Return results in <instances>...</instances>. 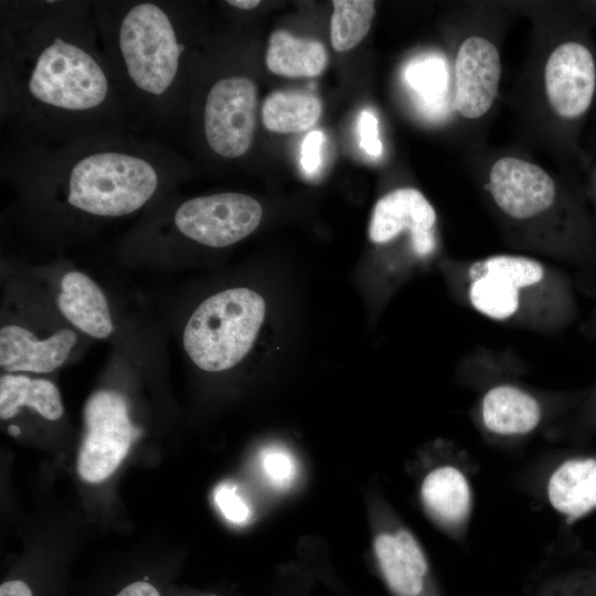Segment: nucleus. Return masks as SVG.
<instances>
[{
	"mask_svg": "<svg viewBox=\"0 0 596 596\" xmlns=\"http://www.w3.org/2000/svg\"><path fill=\"white\" fill-rule=\"evenodd\" d=\"M439 268L457 304L499 324L556 336L579 317L571 276L536 257L447 258Z\"/></svg>",
	"mask_w": 596,
	"mask_h": 596,
	"instance_id": "obj_1",
	"label": "nucleus"
},
{
	"mask_svg": "<svg viewBox=\"0 0 596 596\" xmlns=\"http://www.w3.org/2000/svg\"><path fill=\"white\" fill-rule=\"evenodd\" d=\"M409 236L416 256L429 266L439 255L437 214L426 196L414 188H398L375 203L369 237L376 245H390Z\"/></svg>",
	"mask_w": 596,
	"mask_h": 596,
	"instance_id": "obj_11",
	"label": "nucleus"
},
{
	"mask_svg": "<svg viewBox=\"0 0 596 596\" xmlns=\"http://www.w3.org/2000/svg\"><path fill=\"white\" fill-rule=\"evenodd\" d=\"M373 552L392 596H443L424 549L408 529L380 531L373 540Z\"/></svg>",
	"mask_w": 596,
	"mask_h": 596,
	"instance_id": "obj_13",
	"label": "nucleus"
},
{
	"mask_svg": "<svg viewBox=\"0 0 596 596\" xmlns=\"http://www.w3.org/2000/svg\"><path fill=\"white\" fill-rule=\"evenodd\" d=\"M547 100L566 121H576L589 110L596 94V57L581 39L558 44L544 68Z\"/></svg>",
	"mask_w": 596,
	"mask_h": 596,
	"instance_id": "obj_12",
	"label": "nucleus"
},
{
	"mask_svg": "<svg viewBox=\"0 0 596 596\" xmlns=\"http://www.w3.org/2000/svg\"><path fill=\"white\" fill-rule=\"evenodd\" d=\"M330 21L331 45L337 52L355 47L368 34L375 14L371 0H333Z\"/></svg>",
	"mask_w": 596,
	"mask_h": 596,
	"instance_id": "obj_23",
	"label": "nucleus"
},
{
	"mask_svg": "<svg viewBox=\"0 0 596 596\" xmlns=\"http://www.w3.org/2000/svg\"><path fill=\"white\" fill-rule=\"evenodd\" d=\"M207 596H215V595H207Z\"/></svg>",
	"mask_w": 596,
	"mask_h": 596,
	"instance_id": "obj_35",
	"label": "nucleus"
},
{
	"mask_svg": "<svg viewBox=\"0 0 596 596\" xmlns=\"http://www.w3.org/2000/svg\"><path fill=\"white\" fill-rule=\"evenodd\" d=\"M0 596H33L29 586L22 581H9L0 586Z\"/></svg>",
	"mask_w": 596,
	"mask_h": 596,
	"instance_id": "obj_30",
	"label": "nucleus"
},
{
	"mask_svg": "<svg viewBox=\"0 0 596 596\" xmlns=\"http://www.w3.org/2000/svg\"><path fill=\"white\" fill-rule=\"evenodd\" d=\"M77 337L71 329H62L46 339L17 324L0 330V365L8 372L49 373L68 358Z\"/></svg>",
	"mask_w": 596,
	"mask_h": 596,
	"instance_id": "obj_17",
	"label": "nucleus"
},
{
	"mask_svg": "<svg viewBox=\"0 0 596 596\" xmlns=\"http://www.w3.org/2000/svg\"><path fill=\"white\" fill-rule=\"evenodd\" d=\"M84 437L77 457V471L88 482L109 477L121 464L140 429L128 415L125 397L113 390L93 393L83 411Z\"/></svg>",
	"mask_w": 596,
	"mask_h": 596,
	"instance_id": "obj_8",
	"label": "nucleus"
},
{
	"mask_svg": "<svg viewBox=\"0 0 596 596\" xmlns=\"http://www.w3.org/2000/svg\"><path fill=\"white\" fill-rule=\"evenodd\" d=\"M576 446L585 444L596 434V380L576 409L555 429Z\"/></svg>",
	"mask_w": 596,
	"mask_h": 596,
	"instance_id": "obj_24",
	"label": "nucleus"
},
{
	"mask_svg": "<svg viewBox=\"0 0 596 596\" xmlns=\"http://www.w3.org/2000/svg\"><path fill=\"white\" fill-rule=\"evenodd\" d=\"M595 182H596V180H595ZM595 199H596V184H595Z\"/></svg>",
	"mask_w": 596,
	"mask_h": 596,
	"instance_id": "obj_34",
	"label": "nucleus"
},
{
	"mask_svg": "<svg viewBox=\"0 0 596 596\" xmlns=\"http://www.w3.org/2000/svg\"><path fill=\"white\" fill-rule=\"evenodd\" d=\"M19 428L17 426H10L9 427V433L13 436H17L19 434Z\"/></svg>",
	"mask_w": 596,
	"mask_h": 596,
	"instance_id": "obj_33",
	"label": "nucleus"
},
{
	"mask_svg": "<svg viewBox=\"0 0 596 596\" xmlns=\"http://www.w3.org/2000/svg\"><path fill=\"white\" fill-rule=\"evenodd\" d=\"M581 332L586 339L596 341V296L594 307L588 318L582 324Z\"/></svg>",
	"mask_w": 596,
	"mask_h": 596,
	"instance_id": "obj_31",
	"label": "nucleus"
},
{
	"mask_svg": "<svg viewBox=\"0 0 596 596\" xmlns=\"http://www.w3.org/2000/svg\"><path fill=\"white\" fill-rule=\"evenodd\" d=\"M257 87L248 77L232 75L216 81L207 92L203 129L209 147L235 159L251 148L256 127Z\"/></svg>",
	"mask_w": 596,
	"mask_h": 596,
	"instance_id": "obj_9",
	"label": "nucleus"
},
{
	"mask_svg": "<svg viewBox=\"0 0 596 596\" xmlns=\"http://www.w3.org/2000/svg\"><path fill=\"white\" fill-rule=\"evenodd\" d=\"M66 202L95 216L118 217L141 209L159 189L155 157L125 146H99L62 167Z\"/></svg>",
	"mask_w": 596,
	"mask_h": 596,
	"instance_id": "obj_4",
	"label": "nucleus"
},
{
	"mask_svg": "<svg viewBox=\"0 0 596 596\" xmlns=\"http://www.w3.org/2000/svg\"><path fill=\"white\" fill-rule=\"evenodd\" d=\"M57 307L73 326L93 338L105 339L114 331L103 290L81 272H68L62 277Z\"/></svg>",
	"mask_w": 596,
	"mask_h": 596,
	"instance_id": "obj_18",
	"label": "nucleus"
},
{
	"mask_svg": "<svg viewBox=\"0 0 596 596\" xmlns=\"http://www.w3.org/2000/svg\"><path fill=\"white\" fill-rule=\"evenodd\" d=\"M21 406L31 407L50 421H56L63 414L60 392L52 382L44 379H30L25 375H1V419L15 416Z\"/></svg>",
	"mask_w": 596,
	"mask_h": 596,
	"instance_id": "obj_21",
	"label": "nucleus"
},
{
	"mask_svg": "<svg viewBox=\"0 0 596 596\" xmlns=\"http://www.w3.org/2000/svg\"><path fill=\"white\" fill-rule=\"evenodd\" d=\"M28 36L22 70V95L44 115L85 118L102 111L114 98L110 67L81 24L52 19Z\"/></svg>",
	"mask_w": 596,
	"mask_h": 596,
	"instance_id": "obj_2",
	"label": "nucleus"
},
{
	"mask_svg": "<svg viewBox=\"0 0 596 596\" xmlns=\"http://www.w3.org/2000/svg\"><path fill=\"white\" fill-rule=\"evenodd\" d=\"M545 496L567 523L596 511V451L563 455L550 470Z\"/></svg>",
	"mask_w": 596,
	"mask_h": 596,
	"instance_id": "obj_15",
	"label": "nucleus"
},
{
	"mask_svg": "<svg viewBox=\"0 0 596 596\" xmlns=\"http://www.w3.org/2000/svg\"><path fill=\"white\" fill-rule=\"evenodd\" d=\"M487 189L496 207L518 224H529L552 214L592 231L583 210L561 204L557 185L541 167L515 157L498 159L491 167Z\"/></svg>",
	"mask_w": 596,
	"mask_h": 596,
	"instance_id": "obj_7",
	"label": "nucleus"
},
{
	"mask_svg": "<svg viewBox=\"0 0 596 596\" xmlns=\"http://www.w3.org/2000/svg\"><path fill=\"white\" fill-rule=\"evenodd\" d=\"M263 209L254 198L222 192L183 202L173 222L185 237L210 247H225L252 234L259 225Z\"/></svg>",
	"mask_w": 596,
	"mask_h": 596,
	"instance_id": "obj_10",
	"label": "nucleus"
},
{
	"mask_svg": "<svg viewBox=\"0 0 596 596\" xmlns=\"http://www.w3.org/2000/svg\"><path fill=\"white\" fill-rule=\"evenodd\" d=\"M226 3L241 10H252L256 8L260 3V1L258 0H228L226 1Z\"/></svg>",
	"mask_w": 596,
	"mask_h": 596,
	"instance_id": "obj_32",
	"label": "nucleus"
},
{
	"mask_svg": "<svg viewBox=\"0 0 596 596\" xmlns=\"http://www.w3.org/2000/svg\"><path fill=\"white\" fill-rule=\"evenodd\" d=\"M324 136L320 130L310 131L301 146V166L308 173H313L321 164V146Z\"/></svg>",
	"mask_w": 596,
	"mask_h": 596,
	"instance_id": "obj_28",
	"label": "nucleus"
},
{
	"mask_svg": "<svg viewBox=\"0 0 596 596\" xmlns=\"http://www.w3.org/2000/svg\"><path fill=\"white\" fill-rule=\"evenodd\" d=\"M265 312L264 298L249 288L220 291L203 300L189 318L184 350L201 370H228L249 352Z\"/></svg>",
	"mask_w": 596,
	"mask_h": 596,
	"instance_id": "obj_6",
	"label": "nucleus"
},
{
	"mask_svg": "<svg viewBox=\"0 0 596 596\" xmlns=\"http://www.w3.org/2000/svg\"><path fill=\"white\" fill-rule=\"evenodd\" d=\"M501 77L497 47L481 36H469L455 60V106L468 119L483 116L492 106Z\"/></svg>",
	"mask_w": 596,
	"mask_h": 596,
	"instance_id": "obj_14",
	"label": "nucleus"
},
{
	"mask_svg": "<svg viewBox=\"0 0 596 596\" xmlns=\"http://www.w3.org/2000/svg\"><path fill=\"white\" fill-rule=\"evenodd\" d=\"M116 596H160L155 586L147 582H135L121 589Z\"/></svg>",
	"mask_w": 596,
	"mask_h": 596,
	"instance_id": "obj_29",
	"label": "nucleus"
},
{
	"mask_svg": "<svg viewBox=\"0 0 596 596\" xmlns=\"http://www.w3.org/2000/svg\"><path fill=\"white\" fill-rule=\"evenodd\" d=\"M320 99L302 91H277L269 94L262 107L265 127L274 132L288 134L312 127L321 116Z\"/></svg>",
	"mask_w": 596,
	"mask_h": 596,
	"instance_id": "obj_22",
	"label": "nucleus"
},
{
	"mask_svg": "<svg viewBox=\"0 0 596 596\" xmlns=\"http://www.w3.org/2000/svg\"><path fill=\"white\" fill-rule=\"evenodd\" d=\"M111 39L115 63L131 92L150 102L172 95L185 50L172 7L156 1L124 7Z\"/></svg>",
	"mask_w": 596,
	"mask_h": 596,
	"instance_id": "obj_5",
	"label": "nucleus"
},
{
	"mask_svg": "<svg viewBox=\"0 0 596 596\" xmlns=\"http://www.w3.org/2000/svg\"><path fill=\"white\" fill-rule=\"evenodd\" d=\"M213 496L217 509L228 522L243 525L251 520V505L238 492L235 483L230 481L219 483Z\"/></svg>",
	"mask_w": 596,
	"mask_h": 596,
	"instance_id": "obj_26",
	"label": "nucleus"
},
{
	"mask_svg": "<svg viewBox=\"0 0 596 596\" xmlns=\"http://www.w3.org/2000/svg\"><path fill=\"white\" fill-rule=\"evenodd\" d=\"M421 501L429 518L450 538H465L472 512V490L466 473L453 465L432 469L421 485Z\"/></svg>",
	"mask_w": 596,
	"mask_h": 596,
	"instance_id": "obj_16",
	"label": "nucleus"
},
{
	"mask_svg": "<svg viewBox=\"0 0 596 596\" xmlns=\"http://www.w3.org/2000/svg\"><path fill=\"white\" fill-rule=\"evenodd\" d=\"M360 146L366 153L379 157L382 142L379 139L377 118L369 109H363L359 118Z\"/></svg>",
	"mask_w": 596,
	"mask_h": 596,
	"instance_id": "obj_27",
	"label": "nucleus"
},
{
	"mask_svg": "<svg viewBox=\"0 0 596 596\" xmlns=\"http://www.w3.org/2000/svg\"><path fill=\"white\" fill-rule=\"evenodd\" d=\"M259 465L265 479L277 490L287 489L297 478L296 458L285 447L269 445L264 448L259 455Z\"/></svg>",
	"mask_w": 596,
	"mask_h": 596,
	"instance_id": "obj_25",
	"label": "nucleus"
},
{
	"mask_svg": "<svg viewBox=\"0 0 596 596\" xmlns=\"http://www.w3.org/2000/svg\"><path fill=\"white\" fill-rule=\"evenodd\" d=\"M536 576L533 596H596V556L579 546Z\"/></svg>",
	"mask_w": 596,
	"mask_h": 596,
	"instance_id": "obj_19",
	"label": "nucleus"
},
{
	"mask_svg": "<svg viewBox=\"0 0 596 596\" xmlns=\"http://www.w3.org/2000/svg\"><path fill=\"white\" fill-rule=\"evenodd\" d=\"M328 63L324 45L312 39L294 36L285 30L273 32L266 52L267 68L286 77H312Z\"/></svg>",
	"mask_w": 596,
	"mask_h": 596,
	"instance_id": "obj_20",
	"label": "nucleus"
},
{
	"mask_svg": "<svg viewBox=\"0 0 596 596\" xmlns=\"http://www.w3.org/2000/svg\"><path fill=\"white\" fill-rule=\"evenodd\" d=\"M526 371L523 361L509 350L479 347L460 359L458 377L481 389L471 415L488 437L521 439L546 423L557 427L586 393L541 391L522 381Z\"/></svg>",
	"mask_w": 596,
	"mask_h": 596,
	"instance_id": "obj_3",
	"label": "nucleus"
}]
</instances>
